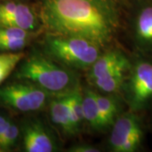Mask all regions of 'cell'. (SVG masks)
I'll list each match as a JSON object with an SVG mask.
<instances>
[{"label": "cell", "mask_w": 152, "mask_h": 152, "mask_svg": "<svg viewBox=\"0 0 152 152\" xmlns=\"http://www.w3.org/2000/svg\"><path fill=\"white\" fill-rule=\"evenodd\" d=\"M25 58L22 52H6L0 54V85Z\"/></svg>", "instance_id": "obj_16"}, {"label": "cell", "mask_w": 152, "mask_h": 152, "mask_svg": "<svg viewBox=\"0 0 152 152\" xmlns=\"http://www.w3.org/2000/svg\"><path fill=\"white\" fill-rule=\"evenodd\" d=\"M43 47L45 54L75 71L89 69L102 54L97 44L78 37L48 34Z\"/></svg>", "instance_id": "obj_3"}, {"label": "cell", "mask_w": 152, "mask_h": 152, "mask_svg": "<svg viewBox=\"0 0 152 152\" xmlns=\"http://www.w3.org/2000/svg\"><path fill=\"white\" fill-rule=\"evenodd\" d=\"M131 60L114 68L103 77L98 79L92 84L101 93L114 94L121 91L124 82L130 69Z\"/></svg>", "instance_id": "obj_12"}, {"label": "cell", "mask_w": 152, "mask_h": 152, "mask_svg": "<svg viewBox=\"0 0 152 152\" xmlns=\"http://www.w3.org/2000/svg\"><path fill=\"white\" fill-rule=\"evenodd\" d=\"M129 29L137 53L152 58V0L145 1L136 8Z\"/></svg>", "instance_id": "obj_7"}, {"label": "cell", "mask_w": 152, "mask_h": 152, "mask_svg": "<svg viewBox=\"0 0 152 152\" xmlns=\"http://www.w3.org/2000/svg\"><path fill=\"white\" fill-rule=\"evenodd\" d=\"M0 151H2V150H1V148H0Z\"/></svg>", "instance_id": "obj_22"}, {"label": "cell", "mask_w": 152, "mask_h": 152, "mask_svg": "<svg viewBox=\"0 0 152 152\" xmlns=\"http://www.w3.org/2000/svg\"><path fill=\"white\" fill-rule=\"evenodd\" d=\"M69 152H99L100 150L97 147L89 144H76L68 150Z\"/></svg>", "instance_id": "obj_20"}, {"label": "cell", "mask_w": 152, "mask_h": 152, "mask_svg": "<svg viewBox=\"0 0 152 152\" xmlns=\"http://www.w3.org/2000/svg\"><path fill=\"white\" fill-rule=\"evenodd\" d=\"M97 103L100 111L102 131L108 129L113 125L115 120L122 113L121 101L114 94L102 95L97 92Z\"/></svg>", "instance_id": "obj_13"}, {"label": "cell", "mask_w": 152, "mask_h": 152, "mask_svg": "<svg viewBox=\"0 0 152 152\" xmlns=\"http://www.w3.org/2000/svg\"><path fill=\"white\" fill-rule=\"evenodd\" d=\"M23 147L27 152L57 151L58 145L52 131L39 119H28L22 125Z\"/></svg>", "instance_id": "obj_8"}, {"label": "cell", "mask_w": 152, "mask_h": 152, "mask_svg": "<svg viewBox=\"0 0 152 152\" xmlns=\"http://www.w3.org/2000/svg\"><path fill=\"white\" fill-rule=\"evenodd\" d=\"M69 93L53 96L50 99L48 102L49 116L52 123L64 135L75 136L71 123Z\"/></svg>", "instance_id": "obj_10"}, {"label": "cell", "mask_w": 152, "mask_h": 152, "mask_svg": "<svg viewBox=\"0 0 152 152\" xmlns=\"http://www.w3.org/2000/svg\"><path fill=\"white\" fill-rule=\"evenodd\" d=\"M83 112L85 122L95 131H102L100 111L97 103V92L91 89L83 91Z\"/></svg>", "instance_id": "obj_14"}, {"label": "cell", "mask_w": 152, "mask_h": 152, "mask_svg": "<svg viewBox=\"0 0 152 152\" xmlns=\"http://www.w3.org/2000/svg\"><path fill=\"white\" fill-rule=\"evenodd\" d=\"M130 60L122 51L118 49L109 50L103 54L102 53L89 69V81L93 83L113 70L114 68Z\"/></svg>", "instance_id": "obj_11"}, {"label": "cell", "mask_w": 152, "mask_h": 152, "mask_svg": "<svg viewBox=\"0 0 152 152\" xmlns=\"http://www.w3.org/2000/svg\"><path fill=\"white\" fill-rule=\"evenodd\" d=\"M20 136V128L18 125L10 119L6 128L4 134L0 140V148L2 151H9L16 145L18 138Z\"/></svg>", "instance_id": "obj_17"}, {"label": "cell", "mask_w": 152, "mask_h": 152, "mask_svg": "<svg viewBox=\"0 0 152 152\" xmlns=\"http://www.w3.org/2000/svg\"><path fill=\"white\" fill-rule=\"evenodd\" d=\"M11 118H10L9 117H7L4 114L0 113V140L2 138V136L4 134V131H5L7 126L9 124Z\"/></svg>", "instance_id": "obj_21"}, {"label": "cell", "mask_w": 152, "mask_h": 152, "mask_svg": "<svg viewBox=\"0 0 152 152\" xmlns=\"http://www.w3.org/2000/svg\"><path fill=\"white\" fill-rule=\"evenodd\" d=\"M69 105L72 127L75 135H76L81 131L83 124L85 123L83 112V93L80 86L77 87L69 93Z\"/></svg>", "instance_id": "obj_15"}, {"label": "cell", "mask_w": 152, "mask_h": 152, "mask_svg": "<svg viewBox=\"0 0 152 152\" xmlns=\"http://www.w3.org/2000/svg\"><path fill=\"white\" fill-rule=\"evenodd\" d=\"M15 77L32 82L52 96L69 93L80 86L75 70L62 65L45 53H32L21 61Z\"/></svg>", "instance_id": "obj_2"}, {"label": "cell", "mask_w": 152, "mask_h": 152, "mask_svg": "<svg viewBox=\"0 0 152 152\" xmlns=\"http://www.w3.org/2000/svg\"><path fill=\"white\" fill-rule=\"evenodd\" d=\"M37 26V18L28 5L0 2V27H19L32 31Z\"/></svg>", "instance_id": "obj_9"}, {"label": "cell", "mask_w": 152, "mask_h": 152, "mask_svg": "<svg viewBox=\"0 0 152 152\" xmlns=\"http://www.w3.org/2000/svg\"><path fill=\"white\" fill-rule=\"evenodd\" d=\"M124 100L130 111L141 113L152 106V58L140 54L131 59L123 87Z\"/></svg>", "instance_id": "obj_4"}, {"label": "cell", "mask_w": 152, "mask_h": 152, "mask_svg": "<svg viewBox=\"0 0 152 152\" xmlns=\"http://www.w3.org/2000/svg\"><path fill=\"white\" fill-rule=\"evenodd\" d=\"M145 130L138 113H122L112 126L109 148L114 152H135L142 146Z\"/></svg>", "instance_id": "obj_6"}, {"label": "cell", "mask_w": 152, "mask_h": 152, "mask_svg": "<svg viewBox=\"0 0 152 152\" xmlns=\"http://www.w3.org/2000/svg\"><path fill=\"white\" fill-rule=\"evenodd\" d=\"M53 96L37 85L24 80L0 87V103L22 113L43 109Z\"/></svg>", "instance_id": "obj_5"}, {"label": "cell", "mask_w": 152, "mask_h": 152, "mask_svg": "<svg viewBox=\"0 0 152 152\" xmlns=\"http://www.w3.org/2000/svg\"><path fill=\"white\" fill-rule=\"evenodd\" d=\"M31 31L19 27H0V38L30 39Z\"/></svg>", "instance_id": "obj_19"}, {"label": "cell", "mask_w": 152, "mask_h": 152, "mask_svg": "<svg viewBox=\"0 0 152 152\" xmlns=\"http://www.w3.org/2000/svg\"><path fill=\"white\" fill-rule=\"evenodd\" d=\"M41 20L48 34L85 38L101 48L120 27L114 0H43Z\"/></svg>", "instance_id": "obj_1"}, {"label": "cell", "mask_w": 152, "mask_h": 152, "mask_svg": "<svg viewBox=\"0 0 152 152\" xmlns=\"http://www.w3.org/2000/svg\"><path fill=\"white\" fill-rule=\"evenodd\" d=\"M29 42V39L0 38V51L18 52L24 48Z\"/></svg>", "instance_id": "obj_18"}]
</instances>
